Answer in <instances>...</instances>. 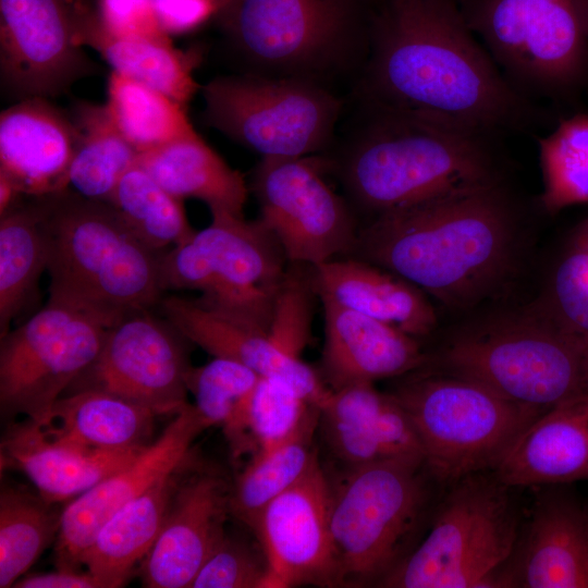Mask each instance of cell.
Listing matches in <instances>:
<instances>
[{
    "mask_svg": "<svg viewBox=\"0 0 588 588\" xmlns=\"http://www.w3.org/2000/svg\"><path fill=\"white\" fill-rule=\"evenodd\" d=\"M363 82L372 105L485 135L530 118L455 0H384L372 12Z\"/></svg>",
    "mask_w": 588,
    "mask_h": 588,
    "instance_id": "cell-1",
    "label": "cell"
},
{
    "mask_svg": "<svg viewBox=\"0 0 588 588\" xmlns=\"http://www.w3.org/2000/svg\"><path fill=\"white\" fill-rule=\"evenodd\" d=\"M517 238L513 205L494 181L375 216L354 250L442 304L465 308L513 274Z\"/></svg>",
    "mask_w": 588,
    "mask_h": 588,
    "instance_id": "cell-2",
    "label": "cell"
},
{
    "mask_svg": "<svg viewBox=\"0 0 588 588\" xmlns=\"http://www.w3.org/2000/svg\"><path fill=\"white\" fill-rule=\"evenodd\" d=\"M370 105L372 113L352 136L341 170L362 208L378 216L499 181L487 135Z\"/></svg>",
    "mask_w": 588,
    "mask_h": 588,
    "instance_id": "cell-3",
    "label": "cell"
},
{
    "mask_svg": "<svg viewBox=\"0 0 588 588\" xmlns=\"http://www.w3.org/2000/svg\"><path fill=\"white\" fill-rule=\"evenodd\" d=\"M41 198L49 241L48 301L89 313L109 328L158 305L163 252L143 242L109 203L68 189Z\"/></svg>",
    "mask_w": 588,
    "mask_h": 588,
    "instance_id": "cell-4",
    "label": "cell"
},
{
    "mask_svg": "<svg viewBox=\"0 0 588 588\" xmlns=\"http://www.w3.org/2000/svg\"><path fill=\"white\" fill-rule=\"evenodd\" d=\"M515 488L494 470L443 488L427 531L379 584L390 588L504 587L524 524Z\"/></svg>",
    "mask_w": 588,
    "mask_h": 588,
    "instance_id": "cell-5",
    "label": "cell"
},
{
    "mask_svg": "<svg viewBox=\"0 0 588 588\" xmlns=\"http://www.w3.org/2000/svg\"><path fill=\"white\" fill-rule=\"evenodd\" d=\"M436 486L425 463L384 461L347 469L331 492L335 586H379L430 522Z\"/></svg>",
    "mask_w": 588,
    "mask_h": 588,
    "instance_id": "cell-6",
    "label": "cell"
},
{
    "mask_svg": "<svg viewBox=\"0 0 588 588\" xmlns=\"http://www.w3.org/2000/svg\"><path fill=\"white\" fill-rule=\"evenodd\" d=\"M216 17L250 73L327 86L369 47L372 12L366 0H229Z\"/></svg>",
    "mask_w": 588,
    "mask_h": 588,
    "instance_id": "cell-7",
    "label": "cell"
},
{
    "mask_svg": "<svg viewBox=\"0 0 588 588\" xmlns=\"http://www.w3.org/2000/svg\"><path fill=\"white\" fill-rule=\"evenodd\" d=\"M583 353V345L536 305L457 330L426 365L547 411L587 392Z\"/></svg>",
    "mask_w": 588,
    "mask_h": 588,
    "instance_id": "cell-8",
    "label": "cell"
},
{
    "mask_svg": "<svg viewBox=\"0 0 588 588\" xmlns=\"http://www.w3.org/2000/svg\"><path fill=\"white\" fill-rule=\"evenodd\" d=\"M391 393L407 413L425 465L442 488L467 475L494 470L519 434L544 412L436 368L417 371Z\"/></svg>",
    "mask_w": 588,
    "mask_h": 588,
    "instance_id": "cell-9",
    "label": "cell"
},
{
    "mask_svg": "<svg viewBox=\"0 0 588 588\" xmlns=\"http://www.w3.org/2000/svg\"><path fill=\"white\" fill-rule=\"evenodd\" d=\"M286 256L259 220L211 215L210 224L161 255L163 293L192 290L205 305L241 316L269 330Z\"/></svg>",
    "mask_w": 588,
    "mask_h": 588,
    "instance_id": "cell-10",
    "label": "cell"
},
{
    "mask_svg": "<svg viewBox=\"0 0 588 588\" xmlns=\"http://www.w3.org/2000/svg\"><path fill=\"white\" fill-rule=\"evenodd\" d=\"M204 122L261 158H298L330 140L342 101L316 82L256 73L218 76L201 88Z\"/></svg>",
    "mask_w": 588,
    "mask_h": 588,
    "instance_id": "cell-11",
    "label": "cell"
},
{
    "mask_svg": "<svg viewBox=\"0 0 588 588\" xmlns=\"http://www.w3.org/2000/svg\"><path fill=\"white\" fill-rule=\"evenodd\" d=\"M458 5L492 60L523 87L559 95L587 77L583 0H460Z\"/></svg>",
    "mask_w": 588,
    "mask_h": 588,
    "instance_id": "cell-12",
    "label": "cell"
},
{
    "mask_svg": "<svg viewBox=\"0 0 588 588\" xmlns=\"http://www.w3.org/2000/svg\"><path fill=\"white\" fill-rule=\"evenodd\" d=\"M109 327L96 316L50 302L1 335L0 405L42 428L54 405L94 362Z\"/></svg>",
    "mask_w": 588,
    "mask_h": 588,
    "instance_id": "cell-13",
    "label": "cell"
},
{
    "mask_svg": "<svg viewBox=\"0 0 588 588\" xmlns=\"http://www.w3.org/2000/svg\"><path fill=\"white\" fill-rule=\"evenodd\" d=\"M253 191L259 220L291 262L315 267L354 250L353 217L311 158H261Z\"/></svg>",
    "mask_w": 588,
    "mask_h": 588,
    "instance_id": "cell-14",
    "label": "cell"
},
{
    "mask_svg": "<svg viewBox=\"0 0 588 588\" xmlns=\"http://www.w3.org/2000/svg\"><path fill=\"white\" fill-rule=\"evenodd\" d=\"M185 341L151 309L132 313L108 329L98 355L68 392L102 390L157 416H174L188 403L186 377L192 365Z\"/></svg>",
    "mask_w": 588,
    "mask_h": 588,
    "instance_id": "cell-15",
    "label": "cell"
},
{
    "mask_svg": "<svg viewBox=\"0 0 588 588\" xmlns=\"http://www.w3.org/2000/svg\"><path fill=\"white\" fill-rule=\"evenodd\" d=\"M74 0H0V77L22 100L66 93L94 72L77 40Z\"/></svg>",
    "mask_w": 588,
    "mask_h": 588,
    "instance_id": "cell-16",
    "label": "cell"
},
{
    "mask_svg": "<svg viewBox=\"0 0 588 588\" xmlns=\"http://www.w3.org/2000/svg\"><path fill=\"white\" fill-rule=\"evenodd\" d=\"M331 492L317 461L260 512L252 530L267 562L265 588L335 586Z\"/></svg>",
    "mask_w": 588,
    "mask_h": 588,
    "instance_id": "cell-17",
    "label": "cell"
},
{
    "mask_svg": "<svg viewBox=\"0 0 588 588\" xmlns=\"http://www.w3.org/2000/svg\"><path fill=\"white\" fill-rule=\"evenodd\" d=\"M209 427L196 407L187 403L128 464L71 500L61 513L57 567L79 568L82 555L101 526L122 506L182 468L193 442Z\"/></svg>",
    "mask_w": 588,
    "mask_h": 588,
    "instance_id": "cell-18",
    "label": "cell"
},
{
    "mask_svg": "<svg viewBox=\"0 0 588 588\" xmlns=\"http://www.w3.org/2000/svg\"><path fill=\"white\" fill-rule=\"evenodd\" d=\"M566 486L531 487L506 587L588 588V507Z\"/></svg>",
    "mask_w": 588,
    "mask_h": 588,
    "instance_id": "cell-19",
    "label": "cell"
},
{
    "mask_svg": "<svg viewBox=\"0 0 588 588\" xmlns=\"http://www.w3.org/2000/svg\"><path fill=\"white\" fill-rule=\"evenodd\" d=\"M157 307L188 342L215 357L243 364L261 377L283 380L318 408L331 392L302 357L285 352L267 330L241 316L176 295L162 296Z\"/></svg>",
    "mask_w": 588,
    "mask_h": 588,
    "instance_id": "cell-20",
    "label": "cell"
},
{
    "mask_svg": "<svg viewBox=\"0 0 588 588\" xmlns=\"http://www.w3.org/2000/svg\"><path fill=\"white\" fill-rule=\"evenodd\" d=\"M230 489L218 476L201 473L180 482L162 529L143 560L149 588H189L224 537Z\"/></svg>",
    "mask_w": 588,
    "mask_h": 588,
    "instance_id": "cell-21",
    "label": "cell"
},
{
    "mask_svg": "<svg viewBox=\"0 0 588 588\" xmlns=\"http://www.w3.org/2000/svg\"><path fill=\"white\" fill-rule=\"evenodd\" d=\"M319 413L329 446L347 469L384 461L425 463L407 413L372 382L331 390Z\"/></svg>",
    "mask_w": 588,
    "mask_h": 588,
    "instance_id": "cell-22",
    "label": "cell"
},
{
    "mask_svg": "<svg viewBox=\"0 0 588 588\" xmlns=\"http://www.w3.org/2000/svg\"><path fill=\"white\" fill-rule=\"evenodd\" d=\"M320 298L324 317L320 376L330 390L404 376L427 364L417 338Z\"/></svg>",
    "mask_w": 588,
    "mask_h": 588,
    "instance_id": "cell-23",
    "label": "cell"
},
{
    "mask_svg": "<svg viewBox=\"0 0 588 588\" xmlns=\"http://www.w3.org/2000/svg\"><path fill=\"white\" fill-rule=\"evenodd\" d=\"M77 131L47 98H26L0 114V173L22 195L42 197L68 189Z\"/></svg>",
    "mask_w": 588,
    "mask_h": 588,
    "instance_id": "cell-24",
    "label": "cell"
},
{
    "mask_svg": "<svg viewBox=\"0 0 588 588\" xmlns=\"http://www.w3.org/2000/svg\"><path fill=\"white\" fill-rule=\"evenodd\" d=\"M494 473L515 488L588 480V392L573 395L534 419Z\"/></svg>",
    "mask_w": 588,
    "mask_h": 588,
    "instance_id": "cell-25",
    "label": "cell"
},
{
    "mask_svg": "<svg viewBox=\"0 0 588 588\" xmlns=\"http://www.w3.org/2000/svg\"><path fill=\"white\" fill-rule=\"evenodd\" d=\"M93 450L50 437L25 418L12 424L1 442V456L23 471L49 503L73 500L128 464L144 448Z\"/></svg>",
    "mask_w": 588,
    "mask_h": 588,
    "instance_id": "cell-26",
    "label": "cell"
},
{
    "mask_svg": "<svg viewBox=\"0 0 588 588\" xmlns=\"http://www.w3.org/2000/svg\"><path fill=\"white\" fill-rule=\"evenodd\" d=\"M316 294L421 338L437 326L424 292L403 278L360 258L331 259L310 267Z\"/></svg>",
    "mask_w": 588,
    "mask_h": 588,
    "instance_id": "cell-27",
    "label": "cell"
},
{
    "mask_svg": "<svg viewBox=\"0 0 588 588\" xmlns=\"http://www.w3.org/2000/svg\"><path fill=\"white\" fill-rule=\"evenodd\" d=\"M179 470L115 512L82 555L81 566L94 575L102 588L124 585L134 566L146 558L167 518L180 483Z\"/></svg>",
    "mask_w": 588,
    "mask_h": 588,
    "instance_id": "cell-28",
    "label": "cell"
},
{
    "mask_svg": "<svg viewBox=\"0 0 588 588\" xmlns=\"http://www.w3.org/2000/svg\"><path fill=\"white\" fill-rule=\"evenodd\" d=\"M136 162L175 197L199 199L211 215L244 217L248 188L243 174L197 132L139 152Z\"/></svg>",
    "mask_w": 588,
    "mask_h": 588,
    "instance_id": "cell-29",
    "label": "cell"
},
{
    "mask_svg": "<svg viewBox=\"0 0 588 588\" xmlns=\"http://www.w3.org/2000/svg\"><path fill=\"white\" fill-rule=\"evenodd\" d=\"M77 40L97 51L113 72L148 85L184 107L199 89L193 76L197 56L176 49L170 37L113 35L101 25L96 11L79 4Z\"/></svg>",
    "mask_w": 588,
    "mask_h": 588,
    "instance_id": "cell-30",
    "label": "cell"
},
{
    "mask_svg": "<svg viewBox=\"0 0 588 588\" xmlns=\"http://www.w3.org/2000/svg\"><path fill=\"white\" fill-rule=\"evenodd\" d=\"M157 415L145 406L97 389L71 391L59 399L52 438L93 450H127L147 445Z\"/></svg>",
    "mask_w": 588,
    "mask_h": 588,
    "instance_id": "cell-31",
    "label": "cell"
},
{
    "mask_svg": "<svg viewBox=\"0 0 588 588\" xmlns=\"http://www.w3.org/2000/svg\"><path fill=\"white\" fill-rule=\"evenodd\" d=\"M0 216V336L28 305L49 261L41 197Z\"/></svg>",
    "mask_w": 588,
    "mask_h": 588,
    "instance_id": "cell-32",
    "label": "cell"
},
{
    "mask_svg": "<svg viewBox=\"0 0 588 588\" xmlns=\"http://www.w3.org/2000/svg\"><path fill=\"white\" fill-rule=\"evenodd\" d=\"M70 117L77 144L68 186L84 198L108 203L120 177L136 163L138 151L120 132L106 103L77 101Z\"/></svg>",
    "mask_w": 588,
    "mask_h": 588,
    "instance_id": "cell-33",
    "label": "cell"
},
{
    "mask_svg": "<svg viewBox=\"0 0 588 588\" xmlns=\"http://www.w3.org/2000/svg\"><path fill=\"white\" fill-rule=\"evenodd\" d=\"M319 414V408L289 383L260 376L238 415L223 432L235 458L243 455L250 458L292 439L318 419Z\"/></svg>",
    "mask_w": 588,
    "mask_h": 588,
    "instance_id": "cell-34",
    "label": "cell"
},
{
    "mask_svg": "<svg viewBox=\"0 0 588 588\" xmlns=\"http://www.w3.org/2000/svg\"><path fill=\"white\" fill-rule=\"evenodd\" d=\"M107 96L112 120L138 154L196 133L186 107L148 85L112 71Z\"/></svg>",
    "mask_w": 588,
    "mask_h": 588,
    "instance_id": "cell-35",
    "label": "cell"
},
{
    "mask_svg": "<svg viewBox=\"0 0 588 588\" xmlns=\"http://www.w3.org/2000/svg\"><path fill=\"white\" fill-rule=\"evenodd\" d=\"M319 418L282 444L250 457L230 489V514L250 529L264 507L318 461L313 438Z\"/></svg>",
    "mask_w": 588,
    "mask_h": 588,
    "instance_id": "cell-36",
    "label": "cell"
},
{
    "mask_svg": "<svg viewBox=\"0 0 588 588\" xmlns=\"http://www.w3.org/2000/svg\"><path fill=\"white\" fill-rule=\"evenodd\" d=\"M108 203L130 229L156 250L164 252L195 233L182 199L167 191L137 162L120 177Z\"/></svg>",
    "mask_w": 588,
    "mask_h": 588,
    "instance_id": "cell-37",
    "label": "cell"
},
{
    "mask_svg": "<svg viewBox=\"0 0 588 588\" xmlns=\"http://www.w3.org/2000/svg\"><path fill=\"white\" fill-rule=\"evenodd\" d=\"M51 503L12 488L0 495V587L14 584L58 536L61 514Z\"/></svg>",
    "mask_w": 588,
    "mask_h": 588,
    "instance_id": "cell-38",
    "label": "cell"
},
{
    "mask_svg": "<svg viewBox=\"0 0 588 588\" xmlns=\"http://www.w3.org/2000/svg\"><path fill=\"white\" fill-rule=\"evenodd\" d=\"M543 208L555 213L588 203V114L564 119L539 142Z\"/></svg>",
    "mask_w": 588,
    "mask_h": 588,
    "instance_id": "cell-39",
    "label": "cell"
},
{
    "mask_svg": "<svg viewBox=\"0 0 588 588\" xmlns=\"http://www.w3.org/2000/svg\"><path fill=\"white\" fill-rule=\"evenodd\" d=\"M259 377L243 364L215 357L189 368L186 388L194 399L193 405L208 424L224 430L238 415Z\"/></svg>",
    "mask_w": 588,
    "mask_h": 588,
    "instance_id": "cell-40",
    "label": "cell"
},
{
    "mask_svg": "<svg viewBox=\"0 0 588 588\" xmlns=\"http://www.w3.org/2000/svg\"><path fill=\"white\" fill-rule=\"evenodd\" d=\"M540 308L583 347L588 344V248L571 244L553 271Z\"/></svg>",
    "mask_w": 588,
    "mask_h": 588,
    "instance_id": "cell-41",
    "label": "cell"
},
{
    "mask_svg": "<svg viewBox=\"0 0 588 588\" xmlns=\"http://www.w3.org/2000/svg\"><path fill=\"white\" fill-rule=\"evenodd\" d=\"M314 294L310 273L287 269L274 298L268 335L297 357L310 338Z\"/></svg>",
    "mask_w": 588,
    "mask_h": 588,
    "instance_id": "cell-42",
    "label": "cell"
},
{
    "mask_svg": "<svg viewBox=\"0 0 588 588\" xmlns=\"http://www.w3.org/2000/svg\"><path fill=\"white\" fill-rule=\"evenodd\" d=\"M267 562L259 546L224 535L189 588H265Z\"/></svg>",
    "mask_w": 588,
    "mask_h": 588,
    "instance_id": "cell-43",
    "label": "cell"
},
{
    "mask_svg": "<svg viewBox=\"0 0 588 588\" xmlns=\"http://www.w3.org/2000/svg\"><path fill=\"white\" fill-rule=\"evenodd\" d=\"M97 15L111 34L124 37H170L161 27L152 0H97Z\"/></svg>",
    "mask_w": 588,
    "mask_h": 588,
    "instance_id": "cell-44",
    "label": "cell"
},
{
    "mask_svg": "<svg viewBox=\"0 0 588 588\" xmlns=\"http://www.w3.org/2000/svg\"><path fill=\"white\" fill-rule=\"evenodd\" d=\"M152 4L168 35L194 30L223 8L219 0H152Z\"/></svg>",
    "mask_w": 588,
    "mask_h": 588,
    "instance_id": "cell-45",
    "label": "cell"
},
{
    "mask_svg": "<svg viewBox=\"0 0 588 588\" xmlns=\"http://www.w3.org/2000/svg\"><path fill=\"white\" fill-rule=\"evenodd\" d=\"M16 588H102L99 580L86 569L60 568L53 572L21 577Z\"/></svg>",
    "mask_w": 588,
    "mask_h": 588,
    "instance_id": "cell-46",
    "label": "cell"
},
{
    "mask_svg": "<svg viewBox=\"0 0 588 588\" xmlns=\"http://www.w3.org/2000/svg\"><path fill=\"white\" fill-rule=\"evenodd\" d=\"M22 195L8 176L0 173V216L15 207L19 196Z\"/></svg>",
    "mask_w": 588,
    "mask_h": 588,
    "instance_id": "cell-47",
    "label": "cell"
},
{
    "mask_svg": "<svg viewBox=\"0 0 588 588\" xmlns=\"http://www.w3.org/2000/svg\"><path fill=\"white\" fill-rule=\"evenodd\" d=\"M572 243L588 248V218L576 229Z\"/></svg>",
    "mask_w": 588,
    "mask_h": 588,
    "instance_id": "cell-48",
    "label": "cell"
},
{
    "mask_svg": "<svg viewBox=\"0 0 588 588\" xmlns=\"http://www.w3.org/2000/svg\"><path fill=\"white\" fill-rule=\"evenodd\" d=\"M584 375H585V385L586 391L588 392V344L584 346Z\"/></svg>",
    "mask_w": 588,
    "mask_h": 588,
    "instance_id": "cell-49",
    "label": "cell"
},
{
    "mask_svg": "<svg viewBox=\"0 0 588 588\" xmlns=\"http://www.w3.org/2000/svg\"><path fill=\"white\" fill-rule=\"evenodd\" d=\"M586 20H587V26H588V0H583Z\"/></svg>",
    "mask_w": 588,
    "mask_h": 588,
    "instance_id": "cell-50",
    "label": "cell"
},
{
    "mask_svg": "<svg viewBox=\"0 0 588 588\" xmlns=\"http://www.w3.org/2000/svg\"><path fill=\"white\" fill-rule=\"evenodd\" d=\"M219 1L222 3L223 8H224V7L226 5V3L229 2V0H219ZM223 8H222V9H223Z\"/></svg>",
    "mask_w": 588,
    "mask_h": 588,
    "instance_id": "cell-51",
    "label": "cell"
}]
</instances>
